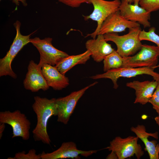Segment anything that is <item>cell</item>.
Wrapping results in <instances>:
<instances>
[{"label":"cell","instance_id":"6da1fadb","mask_svg":"<svg viewBox=\"0 0 159 159\" xmlns=\"http://www.w3.org/2000/svg\"><path fill=\"white\" fill-rule=\"evenodd\" d=\"M34 102L32 107L36 114L37 122L32 131L33 138L35 141H41L49 145L51 140L47 131V123L52 116H57L55 104L56 98L48 99L39 96L34 97Z\"/></svg>","mask_w":159,"mask_h":159},{"label":"cell","instance_id":"7a4b0ae2","mask_svg":"<svg viewBox=\"0 0 159 159\" xmlns=\"http://www.w3.org/2000/svg\"><path fill=\"white\" fill-rule=\"evenodd\" d=\"M128 32L119 36L116 33H111L104 35L106 41H110L116 44V51L123 58L131 56L139 50L142 44L139 36L141 30L140 26L129 29Z\"/></svg>","mask_w":159,"mask_h":159},{"label":"cell","instance_id":"3957f363","mask_svg":"<svg viewBox=\"0 0 159 159\" xmlns=\"http://www.w3.org/2000/svg\"><path fill=\"white\" fill-rule=\"evenodd\" d=\"M14 25L16 31V36L9 51L3 58L0 59V76L8 75L16 79L17 75L11 68L12 62L23 47L30 43L31 36L36 31L27 35H23L20 31V22L17 20Z\"/></svg>","mask_w":159,"mask_h":159},{"label":"cell","instance_id":"277c9868","mask_svg":"<svg viewBox=\"0 0 159 159\" xmlns=\"http://www.w3.org/2000/svg\"><path fill=\"white\" fill-rule=\"evenodd\" d=\"M94 7L92 12L90 14L83 15L84 19H90L96 21L97 26L95 31L86 37L90 36L93 39L96 38L98 35L101 25L106 19L112 13L119 10L121 4L120 0L108 1L105 0H90Z\"/></svg>","mask_w":159,"mask_h":159},{"label":"cell","instance_id":"5b68a950","mask_svg":"<svg viewBox=\"0 0 159 159\" xmlns=\"http://www.w3.org/2000/svg\"><path fill=\"white\" fill-rule=\"evenodd\" d=\"M52 40L50 37L41 39L35 37L30 39L29 42L36 48L39 53L40 59L38 64L41 68L46 64L55 66L60 61L69 56L66 53L54 47L52 44Z\"/></svg>","mask_w":159,"mask_h":159},{"label":"cell","instance_id":"8992f818","mask_svg":"<svg viewBox=\"0 0 159 159\" xmlns=\"http://www.w3.org/2000/svg\"><path fill=\"white\" fill-rule=\"evenodd\" d=\"M0 123L11 126L13 131L12 138L21 137L25 140L29 139L31 122L26 115L19 110L13 112L9 110L0 112Z\"/></svg>","mask_w":159,"mask_h":159},{"label":"cell","instance_id":"52a82bcc","mask_svg":"<svg viewBox=\"0 0 159 159\" xmlns=\"http://www.w3.org/2000/svg\"><path fill=\"white\" fill-rule=\"evenodd\" d=\"M138 139L137 136H129L125 138L116 137L106 148L114 152L118 159H125L134 155L139 159L143 155L144 151L138 143Z\"/></svg>","mask_w":159,"mask_h":159},{"label":"cell","instance_id":"ba28073f","mask_svg":"<svg viewBox=\"0 0 159 159\" xmlns=\"http://www.w3.org/2000/svg\"><path fill=\"white\" fill-rule=\"evenodd\" d=\"M138 53L133 56L123 58L122 67H150L156 68L159 57L157 46L142 44Z\"/></svg>","mask_w":159,"mask_h":159},{"label":"cell","instance_id":"9c48e42d","mask_svg":"<svg viewBox=\"0 0 159 159\" xmlns=\"http://www.w3.org/2000/svg\"><path fill=\"white\" fill-rule=\"evenodd\" d=\"M155 69L154 67H150L136 68L122 67L110 69L103 73L92 76L90 78L94 80L102 78L110 79L113 83L114 88L117 89L118 87L117 83L118 79L121 77L130 78L145 74L151 76L155 80H156L159 77V74L154 71Z\"/></svg>","mask_w":159,"mask_h":159},{"label":"cell","instance_id":"30bf717a","mask_svg":"<svg viewBox=\"0 0 159 159\" xmlns=\"http://www.w3.org/2000/svg\"><path fill=\"white\" fill-rule=\"evenodd\" d=\"M97 83L95 82L80 90L73 92L65 97L56 99L57 121L67 125L78 100L87 90Z\"/></svg>","mask_w":159,"mask_h":159},{"label":"cell","instance_id":"8fae6325","mask_svg":"<svg viewBox=\"0 0 159 159\" xmlns=\"http://www.w3.org/2000/svg\"><path fill=\"white\" fill-rule=\"evenodd\" d=\"M97 150H79L74 142L69 141L63 143L57 150L50 153L43 151L41 153V159H59L66 158L78 159L80 155L89 156L97 153Z\"/></svg>","mask_w":159,"mask_h":159},{"label":"cell","instance_id":"7c38bea8","mask_svg":"<svg viewBox=\"0 0 159 159\" xmlns=\"http://www.w3.org/2000/svg\"><path fill=\"white\" fill-rule=\"evenodd\" d=\"M119 10L122 15L127 20L137 22L144 28L150 27V13L139 6L128 3L127 0H121Z\"/></svg>","mask_w":159,"mask_h":159},{"label":"cell","instance_id":"4fadbf2b","mask_svg":"<svg viewBox=\"0 0 159 159\" xmlns=\"http://www.w3.org/2000/svg\"><path fill=\"white\" fill-rule=\"evenodd\" d=\"M139 26H140L139 23L125 18L119 10L111 14L104 21L98 34L122 32L125 31L127 28L129 29Z\"/></svg>","mask_w":159,"mask_h":159},{"label":"cell","instance_id":"5bb4252c","mask_svg":"<svg viewBox=\"0 0 159 159\" xmlns=\"http://www.w3.org/2000/svg\"><path fill=\"white\" fill-rule=\"evenodd\" d=\"M41 69L33 60L29 62L23 82L26 90L35 92L40 90L45 91L49 89V87L42 74Z\"/></svg>","mask_w":159,"mask_h":159},{"label":"cell","instance_id":"9a60e30c","mask_svg":"<svg viewBox=\"0 0 159 159\" xmlns=\"http://www.w3.org/2000/svg\"><path fill=\"white\" fill-rule=\"evenodd\" d=\"M158 84L155 80L143 82L136 80L127 82L126 85L135 91L136 97L134 103L144 105L148 102Z\"/></svg>","mask_w":159,"mask_h":159},{"label":"cell","instance_id":"2e32d148","mask_svg":"<svg viewBox=\"0 0 159 159\" xmlns=\"http://www.w3.org/2000/svg\"><path fill=\"white\" fill-rule=\"evenodd\" d=\"M85 44L87 50L91 52L94 61L97 62L103 60L106 56L115 50L107 43L102 34H98L97 38L88 40Z\"/></svg>","mask_w":159,"mask_h":159},{"label":"cell","instance_id":"e0dca14e","mask_svg":"<svg viewBox=\"0 0 159 159\" xmlns=\"http://www.w3.org/2000/svg\"><path fill=\"white\" fill-rule=\"evenodd\" d=\"M41 71L48 86L55 90H62L69 84L68 78L61 73L55 66L45 64Z\"/></svg>","mask_w":159,"mask_h":159},{"label":"cell","instance_id":"ac0fdd59","mask_svg":"<svg viewBox=\"0 0 159 159\" xmlns=\"http://www.w3.org/2000/svg\"><path fill=\"white\" fill-rule=\"evenodd\" d=\"M131 130L144 143L145 149L148 152L150 159H159V144L155 140L150 141L148 138L152 136L156 139L158 138V133L147 132L145 127L143 125H138L136 127H132Z\"/></svg>","mask_w":159,"mask_h":159},{"label":"cell","instance_id":"d6986e66","mask_svg":"<svg viewBox=\"0 0 159 159\" xmlns=\"http://www.w3.org/2000/svg\"><path fill=\"white\" fill-rule=\"evenodd\" d=\"M91 55L90 51L87 50L80 54L69 55L58 62L55 67L61 73L65 75L76 65L85 64L90 59Z\"/></svg>","mask_w":159,"mask_h":159},{"label":"cell","instance_id":"ffe728a7","mask_svg":"<svg viewBox=\"0 0 159 159\" xmlns=\"http://www.w3.org/2000/svg\"><path fill=\"white\" fill-rule=\"evenodd\" d=\"M103 62V70L106 72L112 69L122 67L123 57L115 50L105 57Z\"/></svg>","mask_w":159,"mask_h":159},{"label":"cell","instance_id":"44dd1931","mask_svg":"<svg viewBox=\"0 0 159 159\" xmlns=\"http://www.w3.org/2000/svg\"><path fill=\"white\" fill-rule=\"evenodd\" d=\"M155 28L153 27H150L148 32L141 30L139 38L141 41L147 40L155 43L159 49V36L155 33Z\"/></svg>","mask_w":159,"mask_h":159},{"label":"cell","instance_id":"7402d4cb","mask_svg":"<svg viewBox=\"0 0 159 159\" xmlns=\"http://www.w3.org/2000/svg\"><path fill=\"white\" fill-rule=\"evenodd\" d=\"M8 159H40L41 154H37L34 149L29 150L26 153L25 151L18 152L15 154L13 158H8Z\"/></svg>","mask_w":159,"mask_h":159},{"label":"cell","instance_id":"603a6c76","mask_svg":"<svg viewBox=\"0 0 159 159\" xmlns=\"http://www.w3.org/2000/svg\"><path fill=\"white\" fill-rule=\"evenodd\" d=\"M139 5L150 13L159 9V0H140Z\"/></svg>","mask_w":159,"mask_h":159},{"label":"cell","instance_id":"cb8c5ba5","mask_svg":"<svg viewBox=\"0 0 159 159\" xmlns=\"http://www.w3.org/2000/svg\"><path fill=\"white\" fill-rule=\"evenodd\" d=\"M155 90L153 92L152 97L149 100L148 102L151 103L159 115V82Z\"/></svg>","mask_w":159,"mask_h":159},{"label":"cell","instance_id":"d4e9b609","mask_svg":"<svg viewBox=\"0 0 159 159\" xmlns=\"http://www.w3.org/2000/svg\"><path fill=\"white\" fill-rule=\"evenodd\" d=\"M60 2L72 8L79 7L83 3L91 4L90 0H58Z\"/></svg>","mask_w":159,"mask_h":159},{"label":"cell","instance_id":"484cf974","mask_svg":"<svg viewBox=\"0 0 159 159\" xmlns=\"http://www.w3.org/2000/svg\"><path fill=\"white\" fill-rule=\"evenodd\" d=\"M1 1V0H0ZM12 0L13 3L16 6H19L21 2L24 6H26L27 5V4L26 0Z\"/></svg>","mask_w":159,"mask_h":159},{"label":"cell","instance_id":"4316f807","mask_svg":"<svg viewBox=\"0 0 159 159\" xmlns=\"http://www.w3.org/2000/svg\"><path fill=\"white\" fill-rule=\"evenodd\" d=\"M5 127V124L0 123V139H1L2 137L3 132Z\"/></svg>","mask_w":159,"mask_h":159},{"label":"cell","instance_id":"83f0119b","mask_svg":"<svg viewBox=\"0 0 159 159\" xmlns=\"http://www.w3.org/2000/svg\"><path fill=\"white\" fill-rule=\"evenodd\" d=\"M106 159H118V158L116 154L111 151V153L107 156Z\"/></svg>","mask_w":159,"mask_h":159},{"label":"cell","instance_id":"f1b7e54d","mask_svg":"<svg viewBox=\"0 0 159 159\" xmlns=\"http://www.w3.org/2000/svg\"><path fill=\"white\" fill-rule=\"evenodd\" d=\"M155 120L156 122V123L159 126V115H158V116L155 117Z\"/></svg>","mask_w":159,"mask_h":159},{"label":"cell","instance_id":"f546056e","mask_svg":"<svg viewBox=\"0 0 159 159\" xmlns=\"http://www.w3.org/2000/svg\"><path fill=\"white\" fill-rule=\"evenodd\" d=\"M140 0H133L134 4L136 5H139Z\"/></svg>","mask_w":159,"mask_h":159},{"label":"cell","instance_id":"4dcf8cb0","mask_svg":"<svg viewBox=\"0 0 159 159\" xmlns=\"http://www.w3.org/2000/svg\"><path fill=\"white\" fill-rule=\"evenodd\" d=\"M127 1L130 4H132V2H133V0H127Z\"/></svg>","mask_w":159,"mask_h":159},{"label":"cell","instance_id":"1f68e13d","mask_svg":"<svg viewBox=\"0 0 159 159\" xmlns=\"http://www.w3.org/2000/svg\"><path fill=\"white\" fill-rule=\"evenodd\" d=\"M158 82H159V77L158 78V79L156 80Z\"/></svg>","mask_w":159,"mask_h":159},{"label":"cell","instance_id":"d6a6232c","mask_svg":"<svg viewBox=\"0 0 159 159\" xmlns=\"http://www.w3.org/2000/svg\"><path fill=\"white\" fill-rule=\"evenodd\" d=\"M158 67H159V65H156V66H155V68H157Z\"/></svg>","mask_w":159,"mask_h":159}]
</instances>
